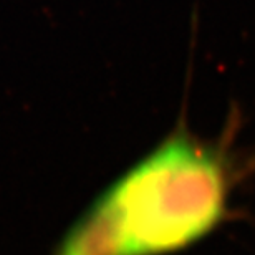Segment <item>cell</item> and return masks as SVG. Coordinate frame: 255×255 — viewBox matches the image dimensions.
Listing matches in <instances>:
<instances>
[{"label": "cell", "instance_id": "obj_1", "mask_svg": "<svg viewBox=\"0 0 255 255\" xmlns=\"http://www.w3.org/2000/svg\"><path fill=\"white\" fill-rule=\"evenodd\" d=\"M236 172L226 144L179 125L83 212L55 255H169L227 221Z\"/></svg>", "mask_w": 255, "mask_h": 255}]
</instances>
